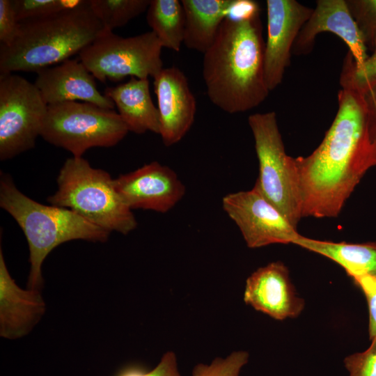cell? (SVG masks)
<instances>
[{"label":"cell","mask_w":376,"mask_h":376,"mask_svg":"<svg viewBox=\"0 0 376 376\" xmlns=\"http://www.w3.org/2000/svg\"><path fill=\"white\" fill-rule=\"evenodd\" d=\"M343 363L348 376H376V337L367 350L346 357Z\"/></svg>","instance_id":"cell-27"},{"label":"cell","mask_w":376,"mask_h":376,"mask_svg":"<svg viewBox=\"0 0 376 376\" xmlns=\"http://www.w3.org/2000/svg\"><path fill=\"white\" fill-rule=\"evenodd\" d=\"M338 104L320 144L309 155L295 158L302 217H338L367 171L376 166V123L364 93L342 88Z\"/></svg>","instance_id":"cell-1"},{"label":"cell","mask_w":376,"mask_h":376,"mask_svg":"<svg viewBox=\"0 0 376 376\" xmlns=\"http://www.w3.org/2000/svg\"><path fill=\"white\" fill-rule=\"evenodd\" d=\"M162 46L153 31L123 38L103 32L79 53L80 61L100 81H119L130 76L154 78L162 69Z\"/></svg>","instance_id":"cell-8"},{"label":"cell","mask_w":376,"mask_h":376,"mask_svg":"<svg viewBox=\"0 0 376 376\" xmlns=\"http://www.w3.org/2000/svg\"><path fill=\"white\" fill-rule=\"evenodd\" d=\"M0 206L13 217L26 238L30 263L27 285L31 289L41 288L42 263L56 246L75 240L104 242L111 233L70 209L35 201L2 173Z\"/></svg>","instance_id":"cell-4"},{"label":"cell","mask_w":376,"mask_h":376,"mask_svg":"<svg viewBox=\"0 0 376 376\" xmlns=\"http://www.w3.org/2000/svg\"><path fill=\"white\" fill-rule=\"evenodd\" d=\"M294 244L329 258L352 279L376 276V242H334L300 235Z\"/></svg>","instance_id":"cell-20"},{"label":"cell","mask_w":376,"mask_h":376,"mask_svg":"<svg viewBox=\"0 0 376 376\" xmlns=\"http://www.w3.org/2000/svg\"><path fill=\"white\" fill-rule=\"evenodd\" d=\"M267 36L265 43L264 72L269 91L282 81L290 63L295 41L313 8L295 0H267Z\"/></svg>","instance_id":"cell-11"},{"label":"cell","mask_w":376,"mask_h":376,"mask_svg":"<svg viewBox=\"0 0 376 376\" xmlns=\"http://www.w3.org/2000/svg\"><path fill=\"white\" fill-rule=\"evenodd\" d=\"M159 135L166 146L178 143L191 127L196 102L188 79L177 67L163 68L154 78Z\"/></svg>","instance_id":"cell-13"},{"label":"cell","mask_w":376,"mask_h":376,"mask_svg":"<svg viewBox=\"0 0 376 376\" xmlns=\"http://www.w3.org/2000/svg\"><path fill=\"white\" fill-rule=\"evenodd\" d=\"M364 95L372 116L376 118V84L371 86L364 93Z\"/></svg>","instance_id":"cell-31"},{"label":"cell","mask_w":376,"mask_h":376,"mask_svg":"<svg viewBox=\"0 0 376 376\" xmlns=\"http://www.w3.org/2000/svg\"><path fill=\"white\" fill-rule=\"evenodd\" d=\"M364 294L368 307V334L370 340L376 337V276H363L352 279Z\"/></svg>","instance_id":"cell-29"},{"label":"cell","mask_w":376,"mask_h":376,"mask_svg":"<svg viewBox=\"0 0 376 376\" xmlns=\"http://www.w3.org/2000/svg\"><path fill=\"white\" fill-rule=\"evenodd\" d=\"M346 3L367 47L371 48L376 38V0H346Z\"/></svg>","instance_id":"cell-26"},{"label":"cell","mask_w":376,"mask_h":376,"mask_svg":"<svg viewBox=\"0 0 376 376\" xmlns=\"http://www.w3.org/2000/svg\"><path fill=\"white\" fill-rule=\"evenodd\" d=\"M223 210L239 228L248 247L294 244L297 228L253 186L223 197Z\"/></svg>","instance_id":"cell-10"},{"label":"cell","mask_w":376,"mask_h":376,"mask_svg":"<svg viewBox=\"0 0 376 376\" xmlns=\"http://www.w3.org/2000/svg\"><path fill=\"white\" fill-rule=\"evenodd\" d=\"M146 20L163 47L180 52L184 42L185 17L178 0H150Z\"/></svg>","instance_id":"cell-21"},{"label":"cell","mask_w":376,"mask_h":376,"mask_svg":"<svg viewBox=\"0 0 376 376\" xmlns=\"http://www.w3.org/2000/svg\"><path fill=\"white\" fill-rule=\"evenodd\" d=\"M39 90L16 75H0V159L35 146L47 111Z\"/></svg>","instance_id":"cell-9"},{"label":"cell","mask_w":376,"mask_h":376,"mask_svg":"<svg viewBox=\"0 0 376 376\" xmlns=\"http://www.w3.org/2000/svg\"><path fill=\"white\" fill-rule=\"evenodd\" d=\"M373 118H374V117H373ZM375 123H376V118H375Z\"/></svg>","instance_id":"cell-32"},{"label":"cell","mask_w":376,"mask_h":376,"mask_svg":"<svg viewBox=\"0 0 376 376\" xmlns=\"http://www.w3.org/2000/svg\"><path fill=\"white\" fill-rule=\"evenodd\" d=\"M86 0H12L19 22L47 17L77 7Z\"/></svg>","instance_id":"cell-24"},{"label":"cell","mask_w":376,"mask_h":376,"mask_svg":"<svg viewBox=\"0 0 376 376\" xmlns=\"http://www.w3.org/2000/svg\"><path fill=\"white\" fill-rule=\"evenodd\" d=\"M118 376H181L177 357L174 352H167L161 358L158 364L151 370L145 372L138 368H127Z\"/></svg>","instance_id":"cell-30"},{"label":"cell","mask_w":376,"mask_h":376,"mask_svg":"<svg viewBox=\"0 0 376 376\" xmlns=\"http://www.w3.org/2000/svg\"><path fill=\"white\" fill-rule=\"evenodd\" d=\"M128 132L113 109L75 101L47 106L40 136L79 157L91 148L116 146Z\"/></svg>","instance_id":"cell-7"},{"label":"cell","mask_w":376,"mask_h":376,"mask_svg":"<svg viewBox=\"0 0 376 376\" xmlns=\"http://www.w3.org/2000/svg\"><path fill=\"white\" fill-rule=\"evenodd\" d=\"M323 32L339 37L347 45L357 65L368 58V47L350 14L346 0H318L310 18L295 41L292 54L306 55L311 53L316 36Z\"/></svg>","instance_id":"cell-14"},{"label":"cell","mask_w":376,"mask_h":376,"mask_svg":"<svg viewBox=\"0 0 376 376\" xmlns=\"http://www.w3.org/2000/svg\"><path fill=\"white\" fill-rule=\"evenodd\" d=\"M104 28L89 1L47 17L19 22L18 33L0 47V75L36 72L59 64L93 42Z\"/></svg>","instance_id":"cell-3"},{"label":"cell","mask_w":376,"mask_h":376,"mask_svg":"<svg viewBox=\"0 0 376 376\" xmlns=\"http://www.w3.org/2000/svg\"><path fill=\"white\" fill-rule=\"evenodd\" d=\"M19 27L12 0H0V42L8 46L15 39Z\"/></svg>","instance_id":"cell-28"},{"label":"cell","mask_w":376,"mask_h":376,"mask_svg":"<svg viewBox=\"0 0 376 376\" xmlns=\"http://www.w3.org/2000/svg\"><path fill=\"white\" fill-rule=\"evenodd\" d=\"M371 48L373 54L359 65L355 63L350 52L347 53L340 76L342 88H356L364 93L376 84V38Z\"/></svg>","instance_id":"cell-23"},{"label":"cell","mask_w":376,"mask_h":376,"mask_svg":"<svg viewBox=\"0 0 376 376\" xmlns=\"http://www.w3.org/2000/svg\"><path fill=\"white\" fill-rule=\"evenodd\" d=\"M89 6L104 29L126 25L148 10L150 0H89Z\"/></svg>","instance_id":"cell-22"},{"label":"cell","mask_w":376,"mask_h":376,"mask_svg":"<svg viewBox=\"0 0 376 376\" xmlns=\"http://www.w3.org/2000/svg\"><path fill=\"white\" fill-rule=\"evenodd\" d=\"M185 11L184 45L205 53L214 42L223 20L236 0H182Z\"/></svg>","instance_id":"cell-19"},{"label":"cell","mask_w":376,"mask_h":376,"mask_svg":"<svg viewBox=\"0 0 376 376\" xmlns=\"http://www.w3.org/2000/svg\"><path fill=\"white\" fill-rule=\"evenodd\" d=\"M104 94L114 103L129 132L159 134V114L151 98L148 79L132 77L125 83L107 87Z\"/></svg>","instance_id":"cell-18"},{"label":"cell","mask_w":376,"mask_h":376,"mask_svg":"<svg viewBox=\"0 0 376 376\" xmlns=\"http://www.w3.org/2000/svg\"><path fill=\"white\" fill-rule=\"evenodd\" d=\"M45 311L40 290L19 288L10 276L0 249V335L17 339L26 335Z\"/></svg>","instance_id":"cell-17"},{"label":"cell","mask_w":376,"mask_h":376,"mask_svg":"<svg viewBox=\"0 0 376 376\" xmlns=\"http://www.w3.org/2000/svg\"><path fill=\"white\" fill-rule=\"evenodd\" d=\"M258 164L254 186L297 228L302 218V201L295 158L286 154L275 112L248 118Z\"/></svg>","instance_id":"cell-6"},{"label":"cell","mask_w":376,"mask_h":376,"mask_svg":"<svg viewBox=\"0 0 376 376\" xmlns=\"http://www.w3.org/2000/svg\"><path fill=\"white\" fill-rule=\"evenodd\" d=\"M248 361L247 352L235 351L225 358H216L210 364L196 365L191 376H240L242 368Z\"/></svg>","instance_id":"cell-25"},{"label":"cell","mask_w":376,"mask_h":376,"mask_svg":"<svg viewBox=\"0 0 376 376\" xmlns=\"http://www.w3.org/2000/svg\"><path fill=\"white\" fill-rule=\"evenodd\" d=\"M203 54V78L208 98L216 107L228 113H241L267 98L265 42L256 1L236 0Z\"/></svg>","instance_id":"cell-2"},{"label":"cell","mask_w":376,"mask_h":376,"mask_svg":"<svg viewBox=\"0 0 376 376\" xmlns=\"http://www.w3.org/2000/svg\"><path fill=\"white\" fill-rule=\"evenodd\" d=\"M115 187L132 210L166 213L184 197L186 187L170 167L152 162L114 179Z\"/></svg>","instance_id":"cell-12"},{"label":"cell","mask_w":376,"mask_h":376,"mask_svg":"<svg viewBox=\"0 0 376 376\" xmlns=\"http://www.w3.org/2000/svg\"><path fill=\"white\" fill-rule=\"evenodd\" d=\"M36 73L34 84L47 105L80 100L107 109L115 107L97 90L95 78L80 60L69 58Z\"/></svg>","instance_id":"cell-16"},{"label":"cell","mask_w":376,"mask_h":376,"mask_svg":"<svg viewBox=\"0 0 376 376\" xmlns=\"http://www.w3.org/2000/svg\"><path fill=\"white\" fill-rule=\"evenodd\" d=\"M58 189L47 201L70 209L95 226L127 235L137 227L132 210L117 191L114 179L92 167L82 157L64 162L57 177Z\"/></svg>","instance_id":"cell-5"},{"label":"cell","mask_w":376,"mask_h":376,"mask_svg":"<svg viewBox=\"0 0 376 376\" xmlns=\"http://www.w3.org/2000/svg\"><path fill=\"white\" fill-rule=\"evenodd\" d=\"M244 302L272 318L297 317L304 301L297 295L287 267L276 261L259 267L246 279Z\"/></svg>","instance_id":"cell-15"}]
</instances>
